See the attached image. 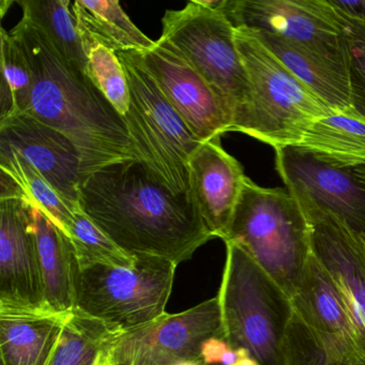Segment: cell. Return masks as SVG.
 Instances as JSON below:
<instances>
[{"mask_svg":"<svg viewBox=\"0 0 365 365\" xmlns=\"http://www.w3.org/2000/svg\"><path fill=\"white\" fill-rule=\"evenodd\" d=\"M339 14L347 40L349 114L365 120V23Z\"/></svg>","mask_w":365,"mask_h":365,"instance_id":"f546056e","label":"cell"},{"mask_svg":"<svg viewBox=\"0 0 365 365\" xmlns=\"http://www.w3.org/2000/svg\"><path fill=\"white\" fill-rule=\"evenodd\" d=\"M123 332L72 309L48 365H110Z\"/></svg>","mask_w":365,"mask_h":365,"instance_id":"cb8c5ba5","label":"cell"},{"mask_svg":"<svg viewBox=\"0 0 365 365\" xmlns=\"http://www.w3.org/2000/svg\"><path fill=\"white\" fill-rule=\"evenodd\" d=\"M33 207V206H31ZM44 298L51 309L70 312L76 304L78 259L69 236L33 207Z\"/></svg>","mask_w":365,"mask_h":365,"instance_id":"ffe728a7","label":"cell"},{"mask_svg":"<svg viewBox=\"0 0 365 365\" xmlns=\"http://www.w3.org/2000/svg\"><path fill=\"white\" fill-rule=\"evenodd\" d=\"M78 206L132 256H153L178 266L215 238L193 194L178 195L155 181L138 160L86 175Z\"/></svg>","mask_w":365,"mask_h":365,"instance_id":"6da1fadb","label":"cell"},{"mask_svg":"<svg viewBox=\"0 0 365 365\" xmlns=\"http://www.w3.org/2000/svg\"><path fill=\"white\" fill-rule=\"evenodd\" d=\"M301 207L311 227L312 253L332 277L343 297L354 347L365 361L364 239L332 213L311 205Z\"/></svg>","mask_w":365,"mask_h":365,"instance_id":"7c38bea8","label":"cell"},{"mask_svg":"<svg viewBox=\"0 0 365 365\" xmlns=\"http://www.w3.org/2000/svg\"><path fill=\"white\" fill-rule=\"evenodd\" d=\"M275 168L301 205L328 211L365 237V183L349 168H332L296 146L275 150Z\"/></svg>","mask_w":365,"mask_h":365,"instance_id":"8fae6325","label":"cell"},{"mask_svg":"<svg viewBox=\"0 0 365 365\" xmlns=\"http://www.w3.org/2000/svg\"><path fill=\"white\" fill-rule=\"evenodd\" d=\"M9 33L24 48L33 70L26 114L74 143L82 153L85 176L118 162L138 160L125 119L87 74L68 65L26 19Z\"/></svg>","mask_w":365,"mask_h":365,"instance_id":"7a4b0ae2","label":"cell"},{"mask_svg":"<svg viewBox=\"0 0 365 365\" xmlns=\"http://www.w3.org/2000/svg\"><path fill=\"white\" fill-rule=\"evenodd\" d=\"M242 247L292 298L311 255V227L288 191L247 178L224 242Z\"/></svg>","mask_w":365,"mask_h":365,"instance_id":"5b68a950","label":"cell"},{"mask_svg":"<svg viewBox=\"0 0 365 365\" xmlns=\"http://www.w3.org/2000/svg\"><path fill=\"white\" fill-rule=\"evenodd\" d=\"M235 29L272 34L347 67L341 19L328 0H226Z\"/></svg>","mask_w":365,"mask_h":365,"instance_id":"9c48e42d","label":"cell"},{"mask_svg":"<svg viewBox=\"0 0 365 365\" xmlns=\"http://www.w3.org/2000/svg\"><path fill=\"white\" fill-rule=\"evenodd\" d=\"M238 365H259V363L256 362L251 356H247V358L241 360L240 362L238 363Z\"/></svg>","mask_w":365,"mask_h":365,"instance_id":"836d02e7","label":"cell"},{"mask_svg":"<svg viewBox=\"0 0 365 365\" xmlns=\"http://www.w3.org/2000/svg\"><path fill=\"white\" fill-rule=\"evenodd\" d=\"M69 237L76 251L78 267L106 264L133 267L136 256L130 255L102 232L80 208H76L69 226Z\"/></svg>","mask_w":365,"mask_h":365,"instance_id":"83f0119b","label":"cell"},{"mask_svg":"<svg viewBox=\"0 0 365 365\" xmlns=\"http://www.w3.org/2000/svg\"><path fill=\"white\" fill-rule=\"evenodd\" d=\"M160 39L182 57L212 88L232 119L235 132L247 114L251 87L235 39V27L223 11L194 0L168 10Z\"/></svg>","mask_w":365,"mask_h":365,"instance_id":"52a82bcc","label":"cell"},{"mask_svg":"<svg viewBox=\"0 0 365 365\" xmlns=\"http://www.w3.org/2000/svg\"><path fill=\"white\" fill-rule=\"evenodd\" d=\"M251 101L235 132L277 149L299 144L307 128L332 110L264 46L254 31L235 29Z\"/></svg>","mask_w":365,"mask_h":365,"instance_id":"3957f363","label":"cell"},{"mask_svg":"<svg viewBox=\"0 0 365 365\" xmlns=\"http://www.w3.org/2000/svg\"><path fill=\"white\" fill-rule=\"evenodd\" d=\"M70 312L0 307L4 365H48Z\"/></svg>","mask_w":365,"mask_h":365,"instance_id":"e0dca14e","label":"cell"},{"mask_svg":"<svg viewBox=\"0 0 365 365\" xmlns=\"http://www.w3.org/2000/svg\"><path fill=\"white\" fill-rule=\"evenodd\" d=\"M177 365H202V364H200V363H197V362H182V363H180V364H177ZM236 365H238V364H236Z\"/></svg>","mask_w":365,"mask_h":365,"instance_id":"d590c367","label":"cell"},{"mask_svg":"<svg viewBox=\"0 0 365 365\" xmlns=\"http://www.w3.org/2000/svg\"><path fill=\"white\" fill-rule=\"evenodd\" d=\"M140 59L170 106L202 143L221 138L232 119L206 81L161 39Z\"/></svg>","mask_w":365,"mask_h":365,"instance_id":"4fadbf2b","label":"cell"},{"mask_svg":"<svg viewBox=\"0 0 365 365\" xmlns=\"http://www.w3.org/2000/svg\"><path fill=\"white\" fill-rule=\"evenodd\" d=\"M72 11L83 46H101L117 53H146L155 41L149 39L117 0H76Z\"/></svg>","mask_w":365,"mask_h":365,"instance_id":"7402d4cb","label":"cell"},{"mask_svg":"<svg viewBox=\"0 0 365 365\" xmlns=\"http://www.w3.org/2000/svg\"><path fill=\"white\" fill-rule=\"evenodd\" d=\"M290 300L294 313L307 326L322 334L345 339L354 347L351 324L343 297L313 253L307 258Z\"/></svg>","mask_w":365,"mask_h":365,"instance_id":"ac0fdd59","label":"cell"},{"mask_svg":"<svg viewBox=\"0 0 365 365\" xmlns=\"http://www.w3.org/2000/svg\"><path fill=\"white\" fill-rule=\"evenodd\" d=\"M250 356L245 349H235L226 339L212 337L202 343L200 363L202 365H236Z\"/></svg>","mask_w":365,"mask_h":365,"instance_id":"4dcf8cb0","label":"cell"},{"mask_svg":"<svg viewBox=\"0 0 365 365\" xmlns=\"http://www.w3.org/2000/svg\"><path fill=\"white\" fill-rule=\"evenodd\" d=\"M0 307H50L44 298L33 207L0 200Z\"/></svg>","mask_w":365,"mask_h":365,"instance_id":"5bb4252c","label":"cell"},{"mask_svg":"<svg viewBox=\"0 0 365 365\" xmlns=\"http://www.w3.org/2000/svg\"><path fill=\"white\" fill-rule=\"evenodd\" d=\"M329 4L339 14L365 23V0H354V1H341V0H328Z\"/></svg>","mask_w":365,"mask_h":365,"instance_id":"1f68e13d","label":"cell"},{"mask_svg":"<svg viewBox=\"0 0 365 365\" xmlns=\"http://www.w3.org/2000/svg\"><path fill=\"white\" fill-rule=\"evenodd\" d=\"M1 365H4V364H1Z\"/></svg>","mask_w":365,"mask_h":365,"instance_id":"f35d334b","label":"cell"},{"mask_svg":"<svg viewBox=\"0 0 365 365\" xmlns=\"http://www.w3.org/2000/svg\"><path fill=\"white\" fill-rule=\"evenodd\" d=\"M212 337L225 339L217 296L181 313H166L151 324L123 335L113 350L110 363H200L202 343Z\"/></svg>","mask_w":365,"mask_h":365,"instance_id":"30bf717a","label":"cell"},{"mask_svg":"<svg viewBox=\"0 0 365 365\" xmlns=\"http://www.w3.org/2000/svg\"><path fill=\"white\" fill-rule=\"evenodd\" d=\"M296 147L332 168L364 165L365 120L349 113H332L314 121Z\"/></svg>","mask_w":365,"mask_h":365,"instance_id":"603a6c76","label":"cell"},{"mask_svg":"<svg viewBox=\"0 0 365 365\" xmlns=\"http://www.w3.org/2000/svg\"><path fill=\"white\" fill-rule=\"evenodd\" d=\"M1 83L0 123L26 114L31 106L34 74L24 48L11 34L1 29Z\"/></svg>","mask_w":365,"mask_h":365,"instance_id":"4316f807","label":"cell"},{"mask_svg":"<svg viewBox=\"0 0 365 365\" xmlns=\"http://www.w3.org/2000/svg\"><path fill=\"white\" fill-rule=\"evenodd\" d=\"M14 197L41 210L69 236V226L78 206L67 202L16 149L0 142V200Z\"/></svg>","mask_w":365,"mask_h":365,"instance_id":"44dd1931","label":"cell"},{"mask_svg":"<svg viewBox=\"0 0 365 365\" xmlns=\"http://www.w3.org/2000/svg\"><path fill=\"white\" fill-rule=\"evenodd\" d=\"M110 365H125V364H115V363H110Z\"/></svg>","mask_w":365,"mask_h":365,"instance_id":"8d00e7d4","label":"cell"},{"mask_svg":"<svg viewBox=\"0 0 365 365\" xmlns=\"http://www.w3.org/2000/svg\"><path fill=\"white\" fill-rule=\"evenodd\" d=\"M127 76L130 108L125 119L138 160L173 193H191L189 162L202 144L160 91L140 53H117Z\"/></svg>","mask_w":365,"mask_h":365,"instance_id":"8992f818","label":"cell"},{"mask_svg":"<svg viewBox=\"0 0 365 365\" xmlns=\"http://www.w3.org/2000/svg\"><path fill=\"white\" fill-rule=\"evenodd\" d=\"M363 239H364V242H365V237H363Z\"/></svg>","mask_w":365,"mask_h":365,"instance_id":"74e56055","label":"cell"},{"mask_svg":"<svg viewBox=\"0 0 365 365\" xmlns=\"http://www.w3.org/2000/svg\"><path fill=\"white\" fill-rule=\"evenodd\" d=\"M284 365H341L363 361L351 344L322 334L294 312L282 341Z\"/></svg>","mask_w":365,"mask_h":365,"instance_id":"484cf974","label":"cell"},{"mask_svg":"<svg viewBox=\"0 0 365 365\" xmlns=\"http://www.w3.org/2000/svg\"><path fill=\"white\" fill-rule=\"evenodd\" d=\"M0 142L16 149L67 202L78 206L84 161L65 134L31 115L18 114L0 123Z\"/></svg>","mask_w":365,"mask_h":365,"instance_id":"9a60e30c","label":"cell"},{"mask_svg":"<svg viewBox=\"0 0 365 365\" xmlns=\"http://www.w3.org/2000/svg\"><path fill=\"white\" fill-rule=\"evenodd\" d=\"M254 33L324 103L335 112H350L349 78L346 66L279 36Z\"/></svg>","mask_w":365,"mask_h":365,"instance_id":"d6986e66","label":"cell"},{"mask_svg":"<svg viewBox=\"0 0 365 365\" xmlns=\"http://www.w3.org/2000/svg\"><path fill=\"white\" fill-rule=\"evenodd\" d=\"M191 192L215 238L225 240L247 177L221 146V138L202 143L189 162Z\"/></svg>","mask_w":365,"mask_h":365,"instance_id":"2e32d148","label":"cell"},{"mask_svg":"<svg viewBox=\"0 0 365 365\" xmlns=\"http://www.w3.org/2000/svg\"><path fill=\"white\" fill-rule=\"evenodd\" d=\"M177 264L136 256L133 267H78L74 309L123 334L165 315Z\"/></svg>","mask_w":365,"mask_h":365,"instance_id":"ba28073f","label":"cell"},{"mask_svg":"<svg viewBox=\"0 0 365 365\" xmlns=\"http://www.w3.org/2000/svg\"><path fill=\"white\" fill-rule=\"evenodd\" d=\"M349 170L354 173V176H356L359 180L362 181L363 183H365V164L364 165L349 168Z\"/></svg>","mask_w":365,"mask_h":365,"instance_id":"d6a6232c","label":"cell"},{"mask_svg":"<svg viewBox=\"0 0 365 365\" xmlns=\"http://www.w3.org/2000/svg\"><path fill=\"white\" fill-rule=\"evenodd\" d=\"M341 365H365V361H356V362L343 363Z\"/></svg>","mask_w":365,"mask_h":365,"instance_id":"e575fe53","label":"cell"},{"mask_svg":"<svg viewBox=\"0 0 365 365\" xmlns=\"http://www.w3.org/2000/svg\"><path fill=\"white\" fill-rule=\"evenodd\" d=\"M23 18L39 29L59 56L87 74V56L69 0H23ZM88 76V74H87Z\"/></svg>","mask_w":365,"mask_h":365,"instance_id":"d4e9b609","label":"cell"},{"mask_svg":"<svg viewBox=\"0 0 365 365\" xmlns=\"http://www.w3.org/2000/svg\"><path fill=\"white\" fill-rule=\"evenodd\" d=\"M225 245L217 292L225 339L259 365H284L282 341L294 315L292 300L242 247Z\"/></svg>","mask_w":365,"mask_h":365,"instance_id":"277c9868","label":"cell"},{"mask_svg":"<svg viewBox=\"0 0 365 365\" xmlns=\"http://www.w3.org/2000/svg\"><path fill=\"white\" fill-rule=\"evenodd\" d=\"M87 74L120 116L130 108V89L127 76L118 56L101 46H85Z\"/></svg>","mask_w":365,"mask_h":365,"instance_id":"f1b7e54d","label":"cell"}]
</instances>
